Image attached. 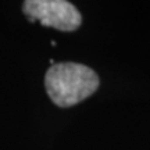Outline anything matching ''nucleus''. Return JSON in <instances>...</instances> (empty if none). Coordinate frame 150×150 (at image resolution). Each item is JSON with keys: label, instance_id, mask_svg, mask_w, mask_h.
<instances>
[{"label": "nucleus", "instance_id": "obj_1", "mask_svg": "<svg viewBox=\"0 0 150 150\" xmlns=\"http://www.w3.org/2000/svg\"><path fill=\"white\" fill-rule=\"evenodd\" d=\"M99 83L96 72L78 63L53 64L45 76L46 92L59 107H71L88 99L97 91Z\"/></svg>", "mask_w": 150, "mask_h": 150}, {"label": "nucleus", "instance_id": "obj_2", "mask_svg": "<svg viewBox=\"0 0 150 150\" xmlns=\"http://www.w3.org/2000/svg\"><path fill=\"white\" fill-rule=\"evenodd\" d=\"M22 11L31 22H40L63 32H71L79 28L82 16L78 8L65 0H27Z\"/></svg>", "mask_w": 150, "mask_h": 150}]
</instances>
